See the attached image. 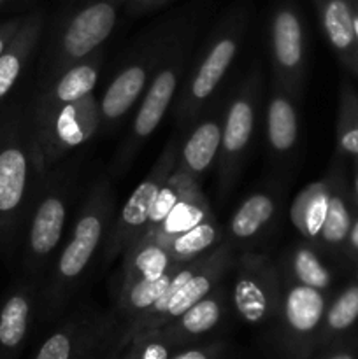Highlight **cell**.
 <instances>
[{"mask_svg":"<svg viewBox=\"0 0 358 359\" xmlns=\"http://www.w3.org/2000/svg\"><path fill=\"white\" fill-rule=\"evenodd\" d=\"M116 214V193L109 177H100L77 203L65 238L39 290L42 323H55L76 300L95 258L102 252Z\"/></svg>","mask_w":358,"mask_h":359,"instance_id":"6da1fadb","label":"cell"},{"mask_svg":"<svg viewBox=\"0 0 358 359\" xmlns=\"http://www.w3.org/2000/svg\"><path fill=\"white\" fill-rule=\"evenodd\" d=\"M206 14L207 4L204 0L190 4L178 13L154 21L133 41L100 95V133L109 135L119 130L126 116L139 104L172 46Z\"/></svg>","mask_w":358,"mask_h":359,"instance_id":"7a4b0ae2","label":"cell"},{"mask_svg":"<svg viewBox=\"0 0 358 359\" xmlns=\"http://www.w3.org/2000/svg\"><path fill=\"white\" fill-rule=\"evenodd\" d=\"M37 158L28 104L0 116V252L20 249L25 221L44 179Z\"/></svg>","mask_w":358,"mask_h":359,"instance_id":"3957f363","label":"cell"},{"mask_svg":"<svg viewBox=\"0 0 358 359\" xmlns=\"http://www.w3.org/2000/svg\"><path fill=\"white\" fill-rule=\"evenodd\" d=\"M83 167V156L77 151L49 168L42 179L20 242V265L28 279L42 283L65 238L77 207Z\"/></svg>","mask_w":358,"mask_h":359,"instance_id":"277c9868","label":"cell"},{"mask_svg":"<svg viewBox=\"0 0 358 359\" xmlns=\"http://www.w3.org/2000/svg\"><path fill=\"white\" fill-rule=\"evenodd\" d=\"M125 6L126 0H60L51 23H46L42 34L35 86L104 48Z\"/></svg>","mask_w":358,"mask_h":359,"instance_id":"5b68a950","label":"cell"},{"mask_svg":"<svg viewBox=\"0 0 358 359\" xmlns=\"http://www.w3.org/2000/svg\"><path fill=\"white\" fill-rule=\"evenodd\" d=\"M249 23L251 7L246 2L232 6L214 23L195 51L181 91L172 105L174 123L181 132L202 114L214 98L220 97V88L241 53Z\"/></svg>","mask_w":358,"mask_h":359,"instance_id":"8992f818","label":"cell"},{"mask_svg":"<svg viewBox=\"0 0 358 359\" xmlns=\"http://www.w3.org/2000/svg\"><path fill=\"white\" fill-rule=\"evenodd\" d=\"M206 16L197 20L178 39V42L168 51L167 58L164 60L160 69L151 79L150 86L140 97L137 111L132 118V125L111 161V177H119L130 170L144 144L153 137V133L157 132L167 112L174 105L175 97L181 91L183 81L192 65L193 55L197 51V39H199Z\"/></svg>","mask_w":358,"mask_h":359,"instance_id":"52a82bcc","label":"cell"},{"mask_svg":"<svg viewBox=\"0 0 358 359\" xmlns=\"http://www.w3.org/2000/svg\"><path fill=\"white\" fill-rule=\"evenodd\" d=\"M235 256L237 251L232 248L230 242L223 241L206 256L183 265L175 273L174 283L167 293L121 330L118 342L119 353L130 340L168 325L183 312L193 307L197 302L202 300L206 294H209L218 284L227 280L232 273Z\"/></svg>","mask_w":358,"mask_h":359,"instance_id":"ba28073f","label":"cell"},{"mask_svg":"<svg viewBox=\"0 0 358 359\" xmlns=\"http://www.w3.org/2000/svg\"><path fill=\"white\" fill-rule=\"evenodd\" d=\"M121 323L114 309L83 302L69 309L32 359H107L119 353Z\"/></svg>","mask_w":358,"mask_h":359,"instance_id":"9c48e42d","label":"cell"},{"mask_svg":"<svg viewBox=\"0 0 358 359\" xmlns=\"http://www.w3.org/2000/svg\"><path fill=\"white\" fill-rule=\"evenodd\" d=\"M262 70L256 65L244 79L227 95V105L223 114V132L218 156V186L223 196L230 195L237 184L244 161L251 149L258 121L260 105L263 97Z\"/></svg>","mask_w":358,"mask_h":359,"instance_id":"30bf717a","label":"cell"},{"mask_svg":"<svg viewBox=\"0 0 358 359\" xmlns=\"http://www.w3.org/2000/svg\"><path fill=\"white\" fill-rule=\"evenodd\" d=\"M283 280V297L272 326L277 359H312L318 353L319 333L330 294Z\"/></svg>","mask_w":358,"mask_h":359,"instance_id":"8fae6325","label":"cell"},{"mask_svg":"<svg viewBox=\"0 0 358 359\" xmlns=\"http://www.w3.org/2000/svg\"><path fill=\"white\" fill-rule=\"evenodd\" d=\"M228 293L232 311L244 325H272L283 297L279 266L262 252L239 251Z\"/></svg>","mask_w":358,"mask_h":359,"instance_id":"7c38bea8","label":"cell"},{"mask_svg":"<svg viewBox=\"0 0 358 359\" xmlns=\"http://www.w3.org/2000/svg\"><path fill=\"white\" fill-rule=\"evenodd\" d=\"M30 118V116H28ZM42 172L86 146L100 132V97L95 91L30 125Z\"/></svg>","mask_w":358,"mask_h":359,"instance_id":"4fadbf2b","label":"cell"},{"mask_svg":"<svg viewBox=\"0 0 358 359\" xmlns=\"http://www.w3.org/2000/svg\"><path fill=\"white\" fill-rule=\"evenodd\" d=\"M178 146L179 137H172L160 153V156L157 158L153 167L150 168V172L135 186L132 195L126 198V202L119 209H116L111 230H109L104 248H102V263L104 265H109L119 256L125 255L142 237L154 198L175 167Z\"/></svg>","mask_w":358,"mask_h":359,"instance_id":"5bb4252c","label":"cell"},{"mask_svg":"<svg viewBox=\"0 0 358 359\" xmlns=\"http://www.w3.org/2000/svg\"><path fill=\"white\" fill-rule=\"evenodd\" d=\"M269 55L272 79L300 98L307 72V32L293 0H281L270 13Z\"/></svg>","mask_w":358,"mask_h":359,"instance_id":"9a60e30c","label":"cell"},{"mask_svg":"<svg viewBox=\"0 0 358 359\" xmlns=\"http://www.w3.org/2000/svg\"><path fill=\"white\" fill-rule=\"evenodd\" d=\"M105 62V48H100L88 58L74 63L48 83L35 86L34 97L28 102L30 125L44 121L58 109L86 97L95 91Z\"/></svg>","mask_w":358,"mask_h":359,"instance_id":"2e32d148","label":"cell"},{"mask_svg":"<svg viewBox=\"0 0 358 359\" xmlns=\"http://www.w3.org/2000/svg\"><path fill=\"white\" fill-rule=\"evenodd\" d=\"M227 97H216L202 114L179 137L175 168L195 181H202L204 175L218 163L223 132V114Z\"/></svg>","mask_w":358,"mask_h":359,"instance_id":"e0dca14e","label":"cell"},{"mask_svg":"<svg viewBox=\"0 0 358 359\" xmlns=\"http://www.w3.org/2000/svg\"><path fill=\"white\" fill-rule=\"evenodd\" d=\"M41 283L21 277L0 300V359H20L39 314Z\"/></svg>","mask_w":358,"mask_h":359,"instance_id":"ac0fdd59","label":"cell"},{"mask_svg":"<svg viewBox=\"0 0 358 359\" xmlns=\"http://www.w3.org/2000/svg\"><path fill=\"white\" fill-rule=\"evenodd\" d=\"M230 293L228 283L218 284L209 294L197 302L193 307L183 312L168 325L154 330L161 339L174 347L192 346V344L211 340V337L225 325L230 312Z\"/></svg>","mask_w":358,"mask_h":359,"instance_id":"d6986e66","label":"cell"},{"mask_svg":"<svg viewBox=\"0 0 358 359\" xmlns=\"http://www.w3.org/2000/svg\"><path fill=\"white\" fill-rule=\"evenodd\" d=\"M283 207L281 189L263 188L253 191L242 200L232 212L225 228V241L230 242L235 251H251L276 226Z\"/></svg>","mask_w":358,"mask_h":359,"instance_id":"ffe728a7","label":"cell"},{"mask_svg":"<svg viewBox=\"0 0 358 359\" xmlns=\"http://www.w3.org/2000/svg\"><path fill=\"white\" fill-rule=\"evenodd\" d=\"M293 93L277 81L270 83L265 102V142L274 161H290L300 144V112Z\"/></svg>","mask_w":358,"mask_h":359,"instance_id":"44dd1931","label":"cell"},{"mask_svg":"<svg viewBox=\"0 0 358 359\" xmlns=\"http://www.w3.org/2000/svg\"><path fill=\"white\" fill-rule=\"evenodd\" d=\"M44 27L46 13L42 9H35L25 14L20 30L16 32L6 51L0 55V107L11 95V91L20 83L25 70L28 69L32 58L37 53Z\"/></svg>","mask_w":358,"mask_h":359,"instance_id":"7402d4cb","label":"cell"},{"mask_svg":"<svg viewBox=\"0 0 358 359\" xmlns=\"http://www.w3.org/2000/svg\"><path fill=\"white\" fill-rule=\"evenodd\" d=\"M329 181V210H326L325 223L318 238V248L325 255L339 256L343 255V248L346 244L347 233L354 219V207L351 200L350 182L344 175L343 167L339 163H332L325 174Z\"/></svg>","mask_w":358,"mask_h":359,"instance_id":"603a6c76","label":"cell"},{"mask_svg":"<svg viewBox=\"0 0 358 359\" xmlns=\"http://www.w3.org/2000/svg\"><path fill=\"white\" fill-rule=\"evenodd\" d=\"M319 28L344 69L358 77V41L350 0H311Z\"/></svg>","mask_w":358,"mask_h":359,"instance_id":"cb8c5ba5","label":"cell"},{"mask_svg":"<svg viewBox=\"0 0 358 359\" xmlns=\"http://www.w3.org/2000/svg\"><path fill=\"white\" fill-rule=\"evenodd\" d=\"M281 279L295 280L298 284L330 294L333 286V272L325 262V252L318 245L304 241L295 242L284 251L281 263H277Z\"/></svg>","mask_w":358,"mask_h":359,"instance_id":"d4e9b609","label":"cell"},{"mask_svg":"<svg viewBox=\"0 0 358 359\" xmlns=\"http://www.w3.org/2000/svg\"><path fill=\"white\" fill-rule=\"evenodd\" d=\"M329 181L326 177L309 182L297 193L290 207V221L304 241L318 245L319 233L329 210Z\"/></svg>","mask_w":358,"mask_h":359,"instance_id":"484cf974","label":"cell"},{"mask_svg":"<svg viewBox=\"0 0 358 359\" xmlns=\"http://www.w3.org/2000/svg\"><path fill=\"white\" fill-rule=\"evenodd\" d=\"M183 265L175 266V269L168 270V272L161 273L160 277L146 280H137V283L126 284V286H118L116 290V300H114V312L118 314L119 323H121V330L126 325L139 318L142 312H146L151 305L157 304L161 297L168 291L175 279V273ZM121 335V333H119Z\"/></svg>","mask_w":358,"mask_h":359,"instance_id":"4316f807","label":"cell"},{"mask_svg":"<svg viewBox=\"0 0 358 359\" xmlns=\"http://www.w3.org/2000/svg\"><path fill=\"white\" fill-rule=\"evenodd\" d=\"M175 266L179 265L174 263L167 245L154 241H139L123 255L118 286L154 279Z\"/></svg>","mask_w":358,"mask_h":359,"instance_id":"83f0119b","label":"cell"},{"mask_svg":"<svg viewBox=\"0 0 358 359\" xmlns=\"http://www.w3.org/2000/svg\"><path fill=\"white\" fill-rule=\"evenodd\" d=\"M213 216L214 212L209 205V200H207V196L202 193L200 184H197L195 188L190 189V191L179 200L178 205L168 212V216L165 217L164 223H161L153 233L140 238V241H154L161 242V244H168L172 238L179 237V235L192 230L197 224H200L202 221L209 219V217Z\"/></svg>","mask_w":358,"mask_h":359,"instance_id":"f1b7e54d","label":"cell"},{"mask_svg":"<svg viewBox=\"0 0 358 359\" xmlns=\"http://www.w3.org/2000/svg\"><path fill=\"white\" fill-rule=\"evenodd\" d=\"M358 325V280H353L329 300L319 333L318 353L337 346Z\"/></svg>","mask_w":358,"mask_h":359,"instance_id":"f546056e","label":"cell"},{"mask_svg":"<svg viewBox=\"0 0 358 359\" xmlns=\"http://www.w3.org/2000/svg\"><path fill=\"white\" fill-rule=\"evenodd\" d=\"M225 241V228L221 226L216 221V217H209V219L202 221L200 224H197L192 230L185 231L179 237L172 238L168 244H165L168 248L172 259L178 265H186V263H192L195 259L202 258L207 252L213 251L216 245H220Z\"/></svg>","mask_w":358,"mask_h":359,"instance_id":"4dcf8cb0","label":"cell"},{"mask_svg":"<svg viewBox=\"0 0 358 359\" xmlns=\"http://www.w3.org/2000/svg\"><path fill=\"white\" fill-rule=\"evenodd\" d=\"M337 154L358 158V90L344 79L339 88L336 118Z\"/></svg>","mask_w":358,"mask_h":359,"instance_id":"1f68e13d","label":"cell"},{"mask_svg":"<svg viewBox=\"0 0 358 359\" xmlns=\"http://www.w3.org/2000/svg\"><path fill=\"white\" fill-rule=\"evenodd\" d=\"M197 184H200V182L195 181V179L190 177L188 174H185V172L178 170V168L174 167L172 174L168 175V179L165 181V184L161 186L160 193H158L157 198H154L153 207H151L150 219H147V224H146V230H144L142 237L140 238H144V237H147V235L153 233V231L157 230L161 223H164V219L168 216V212H171V210L178 205L179 200H181L183 196L190 191V189L195 188Z\"/></svg>","mask_w":358,"mask_h":359,"instance_id":"d6a6232c","label":"cell"},{"mask_svg":"<svg viewBox=\"0 0 358 359\" xmlns=\"http://www.w3.org/2000/svg\"><path fill=\"white\" fill-rule=\"evenodd\" d=\"M178 347L161 339L157 332L144 333L130 340L119 353L121 359H171Z\"/></svg>","mask_w":358,"mask_h":359,"instance_id":"836d02e7","label":"cell"},{"mask_svg":"<svg viewBox=\"0 0 358 359\" xmlns=\"http://www.w3.org/2000/svg\"><path fill=\"white\" fill-rule=\"evenodd\" d=\"M228 344L221 339L204 340L192 346L178 347L171 359H221L227 354Z\"/></svg>","mask_w":358,"mask_h":359,"instance_id":"e575fe53","label":"cell"},{"mask_svg":"<svg viewBox=\"0 0 358 359\" xmlns=\"http://www.w3.org/2000/svg\"><path fill=\"white\" fill-rule=\"evenodd\" d=\"M171 2L172 0H126L125 13L130 16H144V14L161 9Z\"/></svg>","mask_w":358,"mask_h":359,"instance_id":"d590c367","label":"cell"},{"mask_svg":"<svg viewBox=\"0 0 358 359\" xmlns=\"http://www.w3.org/2000/svg\"><path fill=\"white\" fill-rule=\"evenodd\" d=\"M23 20L25 14H20V16H13L6 21H0V55L6 51V48L9 46V42L13 41L16 32L20 30Z\"/></svg>","mask_w":358,"mask_h":359,"instance_id":"8d00e7d4","label":"cell"},{"mask_svg":"<svg viewBox=\"0 0 358 359\" xmlns=\"http://www.w3.org/2000/svg\"><path fill=\"white\" fill-rule=\"evenodd\" d=\"M343 258H346L347 262L357 263L358 262V212L354 214L353 224L350 228V233H347L346 244L343 248Z\"/></svg>","mask_w":358,"mask_h":359,"instance_id":"74e56055","label":"cell"},{"mask_svg":"<svg viewBox=\"0 0 358 359\" xmlns=\"http://www.w3.org/2000/svg\"><path fill=\"white\" fill-rule=\"evenodd\" d=\"M319 356L314 358V359H358L357 356V351L353 349V347H347V346H333V347H329V349H323L319 351ZM318 354V353H316Z\"/></svg>","mask_w":358,"mask_h":359,"instance_id":"f35d334b","label":"cell"},{"mask_svg":"<svg viewBox=\"0 0 358 359\" xmlns=\"http://www.w3.org/2000/svg\"><path fill=\"white\" fill-rule=\"evenodd\" d=\"M354 167H353V181L350 184L351 191V200H353L354 212H358V158H353Z\"/></svg>","mask_w":358,"mask_h":359,"instance_id":"ab89813d","label":"cell"},{"mask_svg":"<svg viewBox=\"0 0 358 359\" xmlns=\"http://www.w3.org/2000/svg\"><path fill=\"white\" fill-rule=\"evenodd\" d=\"M34 0H0V13H6L9 9H20V7L28 6Z\"/></svg>","mask_w":358,"mask_h":359,"instance_id":"60d3db41","label":"cell"},{"mask_svg":"<svg viewBox=\"0 0 358 359\" xmlns=\"http://www.w3.org/2000/svg\"><path fill=\"white\" fill-rule=\"evenodd\" d=\"M351 9H353V23H354V34H357L358 41V0H350Z\"/></svg>","mask_w":358,"mask_h":359,"instance_id":"b9f144b4","label":"cell"},{"mask_svg":"<svg viewBox=\"0 0 358 359\" xmlns=\"http://www.w3.org/2000/svg\"><path fill=\"white\" fill-rule=\"evenodd\" d=\"M353 280H358V262H357V266H354V273H353Z\"/></svg>","mask_w":358,"mask_h":359,"instance_id":"7bdbcfd3","label":"cell"},{"mask_svg":"<svg viewBox=\"0 0 358 359\" xmlns=\"http://www.w3.org/2000/svg\"><path fill=\"white\" fill-rule=\"evenodd\" d=\"M107 359H121V358H119V353H116V354H112V356H109Z\"/></svg>","mask_w":358,"mask_h":359,"instance_id":"ee69618b","label":"cell"}]
</instances>
